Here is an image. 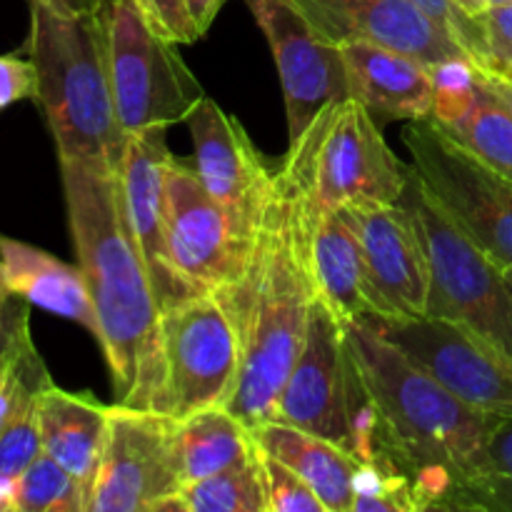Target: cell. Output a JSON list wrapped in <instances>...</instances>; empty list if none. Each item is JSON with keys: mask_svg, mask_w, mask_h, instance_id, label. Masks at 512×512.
<instances>
[{"mask_svg": "<svg viewBox=\"0 0 512 512\" xmlns=\"http://www.w3.org/2000/svg\"><path fill=\"white\" fill-rule=\"evenodd\" d=\"M325 110V108H323ZM323 110L275 165L243 275L215 290L240 335V373L228 410L248 428L273 420L318 298L313 270L315 155Z\"/></svg>", "mask_w": 512, "mask_h": 512, "instance_id": "6da1fadb", "label": "cell"}, {"mask_svg": "<svg viewBox=\"0 0 512 512\" xmlns=\"http://www.w3.org/2000/svg\"><path fill=\"white\" fill-rule=\"evenodd\" d=\"M58 163L70 238L98 315L115 403L165 413L160 305L125 215L118 168L100 158Z\"/></svg>", "mask_w": 512, "mask_h": 512, "instance_id": "7a4b0ae2", "label": "cell"}, {"mask_svg": "<svg viewBox=\"0 0 512 512\" xmlns=\"http://www.w3.org/2000/svg\"><path fill=\"white\" fill-rule=\"evenodd\" d=\"M345 333L373 400L363 465L410 480L423 510H453L478 473L495 415L463 403L365 318L345 320Z\"/></svg>", "mask_w": 512, "mask_h": 512, "instance_id": "3957f363", "label": "cell"}, {"mask_svg": "<svg viewBox=\"0 0 512 512\" xmlns=\"http://www.w3.org/2000/svg\"><path fill=\"white\" fill-rule=\"evenodd\" d=\"M25 53L38 73L33 100L58 160L100 158L118 168L128 135L115 115L100 13H60L43 0H30Z\"/></svg>", "mask_w": 512, "mask_h": 512, "instance_id": "277c9868", "label": "cell"}, {"mask_svg": "<svg viewBox=\"0 0 512 512\" xmlns=\"http://www.w3.org/2000/svg\"><path fill=\"white\" fill-rule=\"evenodd\" d=\"M398 203L413 213L430 260L428 315L475 330L512 355V288L490 260L410 175Z\"/></svg>", "mask_w": 512, "mask_h": 512, "instance_id": "5b68a950", "label": "cell"}, {"mask_svg": "<svg viewBox=\"0 0 512 512\" xmlns=\"http://www.w3.org/2000/svg\"><path fill=\"white\" fill-rule=\"evenodd\" d=\"M100 18L110 93L125 135L185 123L205 93L175 43L150 28L133 0H108Z\"/></svg>", "mask_w": 512, "mask_h": 512, "instance_id": "8992f818", "label": "cell"}, {"mask_svg": "<svg viewBox=\"0 0 512 512\" xmlns=\"http://www.w3.org/2000/svg\"><path fill=\"white\" fill-rule=\"evenodd\" d=\"M403 143L430 198L490 260L512 270V180L435 120H410Z\"/></svg>", "mask_w": 512, "mask_h": 512, "instance_id": "52a82bcc", "label": "cell"}, {"mask_svg": "<svg viewBox=\"0 0 512 512\" xmlns=\"http://www.w3.org/2000/svg\"><path fill=\"white\" fill-rule=\"evenodd\" d=\"M165 415L183 420L205 408H228L240 373V335L215 293H198L160 313Z\"/></svg>", "mask_w": 512, "mask_h": 512, "instance_id": "ba28073f", "label": "cell"}, {"mask_svg": "<svg viewBox=\"0 0 512 512\" xmlns=\"http://www.w3.org/2000/svg\"><path fill=\"white\" fill-rule=\"evenodd\" d=\"M183 490L178 418L110 405L108 443L90 488L88 512H153Z\"/></svg>", "mask_w": 512, "mask_h": 512, "instance_id": "9c48e42d", "label": "cell"}, {"mask_svg": "<svg viewBox=\"0 0 512 512\" xmlns=\"http://www.w3.org/2000/svg\"><path fill=\"white\" fill-rule=\"evenodd\" d=\"M365 320L463 403L483 413L512 415V355L488 338L435 315Z\"/></svg>", "mask_w": 512, "mask_h": 512, "instance_id": "30bf717a", "label": "cell"}, {"mask_svg": "<svg viewBox=\"0 0 512 512\" xmlns=\"http://www.w3.org/2000/svg\"><path fill=\"white\" fill-rule=\"evenodd\" d=\"M413 165H405L385 143L365 105L348 98L323 110L318 155H315V200L318 208L345 203H398Z\"/></svg>", "mask_w": 512, "mask_h": 512, "instance_id": "8fae6325", "label": "cell"}, {"mask_svg": "<svg viewBox=\"0 0 512 512\" xmlns=\"http://www.w3.org/2000/svg\"><path fill=\"white\" fill-rule=\"evenodd\" d=\"M273 50L290 143L328 105L350 98L343 48L325 38L298 0H245Z\"/></svg>", "mask_w": 512, "mask_h": 512, "instance_id": "7c38bea8", "label": "cell"}, {"mask_svg": "<svg viewBox=\"0 0 512 512\" xmlns=\"http://www.w3.org/2000/svg\"><path fill=\"white\" fill-rule=\"evenodd\" d=\"M165 225L170 260L195 293H215L243 275L253 243L235 233L233 220L205 190L195 165L178 158L165 173Z\"/></svg>", "mask_w": 512, "mask_h": 512, "instance_id": "4fadbf2b", "label": "cell"}, {"mask_svg": "<svg viewBox=\"0 0 512 512\" xmlns=\"http://www.w3.org/2000/svg\"><path fill=\"white\" fill-rule=\"evenodd\" d=\"M350 345L345 320L325 300L310 305L305 340L285 378L273 420L295 425L350 450Z\"/></svg>", "mask_w": 512, "mask_h": 512, "instance_id": "5bb4252c", "label": "cell"}, {"mask_svg": "<svg viewBox=\"0 0 512 512\" xmlns=\"http://www.w3.org/2000/svg\"><path fill=\"white\" fill-rule=\"evenodd\" d=\"M365 263V295L383 318L428 315L430 260L413 213L403 203H345Z\"/></svg>", "mask_w": 512, "mask_h": 512, "instance_id": "9a60e30c", "label": "cell"}, {"mask_svg": "<svg viewBox=\"0 0 512 512\" xmlns=\"http://www.w3.org/2000/svg\"><path fill=\"white\" fill-rule=\"evenodd\" d=\"M185 123L195 145V173L230 215L235 233L253 243L275 165L258 153L243 123L208 95L200 98Z\"/></svg>", "mask_w": 512, "mask_h": 512, "instance_id": "2e32d148", "label": "cell"}, {"mask_svg": "<svg viewBox=\"0 0 512 512\" xmlns=\"http://www.w3.org/2000/svg\"><path fill=\"white\" fill-rule=\"evenodd\" d=\"M165 130L168 128H150L128 135L118 165L125 215L153 280L160 313L190 295H198L180 278L170 260L168 225H165V173L173 153L165 143Z\"/></svg>", "mask_w": 512, "mask_h": 512, "instance_id": "e0dca14e", "label": "cell"}, {"mask_svg": "<svg viewBox=\"0 0 512 512\" xmlns=\"http://www.w3.org/2000/svg\"><path fill=\"white\" fill-rule=\"evenodd\" d=\"M320 33L333 43L368 40L408 53L420 63L473 60L463 43L410 0H298ZM475 63V60H473Z\"/></svg>", "mask_w": 512, "mask_h": 512, "instance_id": "ac0fdd59", "label": "cell"}, {"mask_svg": "<svg viewBox=\"0 0 512 512\" xmlns=\"http://www.w3.org/2000/svg\"><path fill=\"white\" fill-rule=\"evenodd\" d=\"M340 48L350 98L365 105L375 120H430L433 85L428 65L368 40H348Z\"/></svg>", "mask_w": 512, "mask_h": 512, "instance_id": "d6986e66", "label": "cell"}, {"mask_svg": "<svg viewBox=\"0 0 512 512\" xmlns=\"http://www.w3.org/2000/svg\"><path fill=\"white\" fill-rule=\"evenodd\" d=\"M0 273L15 298L83 325L98 340V315L80 265H70L43 248L0 235Z\"/></svg>", "mask_w": 512, "mask_h": 512, "instance_id": "ffe728a7", "label": "cell"}, {"mask_svg": "<svg viewBox=\"0 0 512 512\" xmlns=\"http://www.w3.org/2000/svg\"><path fill=\"white\" fill-rule=\"evenodd\" d=\"M43 453L68 468L88 490L95 483L105 443H108L110 405L90 393H68L50 380L38 398Z\"/></svg>", "mask_w": 512, "mask_h": 512, "instance_id": "44dd1931", "label": "cell"}, {"mask_svg": "<svg viewBox=\"0 0 512 512\" xmlns=\"http://www.w3.org/2000/svg\"><path fill=\"white\" fill-rule=\"evenodd\" d=\"M255 443L270 458L280 460L313 488L328 512H353L355 480L360 463L353 453L320 435L280 420H265L253 428Z\"/></svg>", "mask_w": 512, "mask_h": 512, "instance_id": "7402d4cb", "label": "cell"}, {"mask_svg": "<svg viewBox=\"0 0 512 512\" xmlns=\"http://www.w3.org/2000/svg\"><path fill=\"white\" fill-rule=\"evenodd\" d=\"M313 270L318 298L325 300L338 318L358 320L373 313L365 295L363 250L345 205L318 213L313 230Z\"/></svg>", "mask_w": 512, "mask_h": 512, "instance_id": "603a6c76", "label": "cell"}, {"mask_svg": "<svg viewBox=\"0 0 512 512\" xmlns=\"http://www.w3.org/2000/svg\"><path fill=\"white\" fill-rule=\"evenodd\" d=\"M178 448L183 485L238 468L258 453L253 428L225 405L198 410L178 420Z\"/></svg>", "mask_w": 512, "mask_h": 512, "instance_id": "cb8c5ba5", "label": "cell"}, {"mask_svg": "<svg viewBox=\"0 0 512 512\" xmlns=\"http://www.w3.org/2000/svg\"><path fill=\"white\" fill-rule=\"evenodd\" d=\"M50 380L53 378L48 375V368L40 365L20 390L13 410L0 423V488L8 493L23 470L43 453L38 398Z\"/></svg>", "mask_w": 512, "mask_h": 512, "instance_id": "d4e9b609", "label": "cell"}, {"mask_svg": "<svg viewBox=\"0 0 512 512\" xmlns=\"http://www.w3.org/2000/svg\"><path fill=\"white\" fill-rule=\"evenodd\" d=\"M460 145L512 180V110L490 90L483 78L478 103L453 125H440Z\"/></svg>", "mask_w": 512, "mask_h": 512, "instance_id": "484cf974", "label": "cell"}, {"mask_svg": "<svg viewBox=\"0 0 512 512\" xmlns=\"http://www.w3.org/2000/svg\"><path fill=\"white\" fill-rule=\"evenodd\" d=\"M453 510L512 512V415H495L478 473L463 485Z\"/></svg>", "mask_w": 512, "mask_h": 512, "instance_id": "4316f807", "label": "cell"}, {"mask_svg": "<svg viewBox=\"0 0 512 512\" xmlns=\"http://www.w3.org/2000/svg\"><path fill=\"white\" fill-rule=\"evenodd\" d=\"M188 512H268L260 448L253 460L183 485Z\"/></svg>", "mask_w": 512, "mask_h": 512, "instance_id": "83f0119b", "label": "cell"}, {"mask_svg": "<svg viewBox=\"0 0 512 512\" xmlns=\"http://www.w3.org/2000/svg\"><path fill=\"white\" fill-rule=\"evenodd\" d=\"M13 512H88V490L68 468L40 453L10 488Z\"/></svg>", "mask_w": 512, "mask_h": 512, "instance_id": "f1b7e54d", "label": "cell"}, {"mask_svg": "<svg viewBox=\"0 0 512 512\" xmlns=\"http://www.w3.org/2000/svg\"><path fill=\"white\" fill-rule=\"evenodd\" d=\"M433 85V115L438 125H453L470 113L483 90V73L473 60L455 58L428 65Z\"/></svg>", "mask_w": 512, "mask_h": 512, "instance_id": "f546056e", "label": "cell"}, {"mask_svg": "<svg viewBox=\"0 0 512 512\" xmlns=\"http://www.w3.org/2000/svg\"><path fill=\"white\" fill-rule=\"evenodd\" d=\"M43 358L38 355L33 338H30V323L15 333V338L0 350V423L13 410L20 390L25 388L30 375L40 368Z\"/></svg>", "mask_w": 512, "mask_h": 512, "instance_id": "4dcf8cb0", "label": "cell"}, {"mask_svg": "<svg viewBox=\"0 0 512 512\" xmlns=\"http://www.w3.org/2000/svg\"><path fill=\"white\" fill-rule=\"evenodd\" d=\"M265 488H268V512H328L308 483L295 470L270 458L260 450Z\"/></svg>", "mask_w": 512, "mask_h": 512, "instance_id": "1f68e13d", "label": "cell"}, {"mask_svg": "<svg viewBox=\"0 0 512 512\" xmlns=\"http://www.w3.org/2000/svg\"><path fill=\"white\" fill-rule=\"evenodd\" d=\"M480 33H483V73H495L510 78L512 75V3L493 5L480 15Z\"/></svg>", "mask_w": 512, "mask_h": 512, "instance_id": "d6a6232c", "label": "cell"}, {"mask_svg": "<svg viewBox=\"0 0 512 512\" xmlns=\"http://www.w3.org/2000/svg\"><path fill=\"white\" fill-rule=\"evenodd\" d=\"M133 3L138 5L150 28L170 43L188 45L203 38L195 20L190 18L185 0H133Z\"/></svg>", "mask_w": 512, "mask_h": 512, "instance_id": "836d02e7", "label": "cell"}, {"mask_svg": "<svg viewBox=\"0 0 512 512\" xmlns=\"http://www.w3.org/2000/svg\"><path fill=\"white\" fill-rule=\"evenodd\" d=\"M413 5H418L420 10L435 18L438 23H443L460 43L468 48V53L473 55L475 65L483 68L485 60V48H483V33H480V20L473 15L465 13L463 8H458L450 0H410Z\"/></svg>", "mask_w": 512, "mask_h": 512, "instance_id": "e575fe53", "label": "cell"}, {"mask_svg": "<svg viewBox=\"0 0 512 512\" xmlns=\"http://www.w3.org/2000/svg\"><path fill=\"white\" fill-rule=\"evenodd\" d=\"M38 90V73L25 55H0V113L20 100H33Z\"/></svg>", "mask_w": 512, "mask_h": 512, "instance_id": "d590c367", "label": "cell"}, {"mask_svg": "<svg viewBox=\"0 0 512 512\" xmlns=\"http://www.w3.org/2000/svg\"><path fill=\"white\" fill-rule=\"evenodd\" d=\"M30 303L15 298L3 283V273H0V350L15 338L23 325L30 323Z\"/></svg>", "mask_w": 512, "mask_h": 512, "instance_id": "8d00e7d4", "label": "cell"}, {"mask_svg": "<svg viewBox=\"0 0 512 512\" xmlns=\"http://www.w3.org/2000/svg\"><path fill=\"white\" fill-rule=\"evenodd\" d=\"M223 3L225 0H185L190 18H193L195 25H198L200 35L208 33V28L213 25V20L218 18Z\"/></svg>", "mask_w": 512, "mask_h": 512, "instance_id": "74e56055", "label": "cell"}, {"mask_svg": "<svg viewBox=\"0 0 512 512\" xmlns=\"http://www.w3.org/2000/svg\"><path fill=\"white\" fill-rule=\"evenodd\" d=\"M43 3L53 5L60 13H73V15H90L100 13L108 0H43Z\"/></svg>", "mask_w": 512, "mask_h": 512, "instance_id": "f35d334b", "label": "cell"}, {"mask_svg": "<svg viewBox=\"0 0 512 512\" xmlns=\"http://www.w3.org/2000/svg\"><path fill=\"white\" fill-rule=\"evenodd\" d=\"M480 73H483V70H480ZM483 78L485 83L490 85V90H493V93L512 110V80L505 78V75H495V73H483Z\"/></svg>", "mask_w": 512, "mask_h": 512, "instance_id": "ab89813d", "label": "cell"}, {"mask_svg": "<svg viewBox=\"0 0 512 512\" xmlns=\"http://www.w3.org/2000/svg\"><path fill=\"white\" fill-rule=\"evenodd\" d=\"M450 3H455L458 8H463L465 13L473 15V18H480V15L488 10V5H485V0H450Z\"/></svg>", "mask_w": 512, "mask_h": 512, "instance_id": "60d3db41", "label": "cell"}, {"mask_svg": "<svg viewBox=\"0 0 512 512\" xmlns=\"http://www.w3.org/2000/svg\"><path fill=\"white\" fill-rule=\"evenodd\" d=\"M0 512H13V500L5 488H0Z\"/></svg>", "mask_w": 512, "mask_h": 512, "instance_id": "b9f144b4", "label": "cell"}, {"mask_svg": "<svg viewBox=\"0 0 512 512\" xmlns=\"http://www.w3.org/2000/svg\"><path fill=\"white\" fill-rule=\"evenodd\" d=\"M505 3H512V0H485V5H488V8H493V5H505Z\"/></svg>", "mask_w": 512, "mask_h": 512, "instance_id": "7bdbcfd3", "label": "cell"}, {"mask_svg": "<svg viewBox=\"0 0 512 512\" xmlns=\"http://www.w3.org/2000/svg\"><path fill=\"white\" fill-rule=\"evenodd\" d=\"M505 275H508V283H510V288H512V270H505Z\"/></svg>", "mask_w": 512, "mask_h": 512, "instance_id": "ee69618b", "label": "cell"}, {"mask_svg": "<svg viewBox=\"0 0 512 512\" xmlns=\"http://www.w3.org/2000/svg\"><path fill=\"white\" fill-rule=\"evenodd\" d=\"M510 78H512V75H510Z\"/></svg>", "mask_w": 512, "mask_h": 512, "instance_id": "f6af8a7d", "label": "cell"}, {"mask_svg": "<svg viewBox=\"0 0 512 512\" xmlns=\"http://www.w3.org/2000/svg\"><path fill=\"white\" fill-rule=\"evenodd\" d=\"M510 80H512V78H510Z\"/></svg>", "mask_w": 512, "mask_h": 512, "instance_id": "bcb514c9", "label": "cell"}]
</instances>
